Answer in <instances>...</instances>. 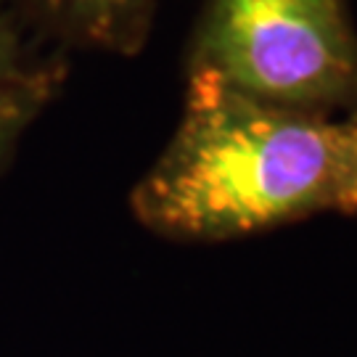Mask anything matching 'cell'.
I'll use <instances>...</instances> for the list:
<instances>
[{"mask_svg":"<svg viewBox=\"0 0 357 357\" xmlns=\"http://www.w3.org/2000/svg\"><path fill=\"white\" fill-rule=\"evenodd\" d=\"M347 125H349V156H347L339 212H357V112L347 119Z\"/></svg>","mask_w":357,"mask_h":357,"instance_id":"cell-5","label":"cell"},{"mask_svg":"<svg viewBox=\"0 0 357 357\" xmlns=\"http://www.w3.org/2000/svg\"><path fill=\"white\" fill-rule=\"evenodd\" d=\"M69 53L48 48L0 16V178L24 132L64 90Z\"/></svg>","mask_w":357,"mask_h":357,"instance_id":"cell-4","label":"cell"},{"mask_svg":"<svg viewBox=\"0 0 357 357\" xmlns=\"http://www.w3.org/2000/svg\"><path fill=\"white\" fill-rule=\"evenodd\" d=\"M188 75L328 116L357 106V35L344 0H206Z\"/></svg>","mask_w":357,"mask_h":357,"instance_id":"cell-2","label":"cell"},{"mask_svg":"<svg viewBox=\"0 0 357 357\" xmlns=\"http://www.w3.org/2000/svg\"><path fill=\"white\" fill-rule=\"evenodd\" d=\"M349 125L188 75L175 135L130 193L153 236L217 243L339 212Z\"/></svg>","mask_w":357,"mask_h":357,"instance_id":"cell-1","label":"cell"},{"mask_svg":"<svg viewBox=\"0 0 357 357\" xmlns=\"http://www.w3.org/2000/svg\"><path fill=\"white\" fill-rule=\"evenodd\" d=\"M156 0H0V16L56 51L132 56L149 40Z\"/></svg>","mask_w":357,"mask_h":357,"instance_id":"cell-3","label":"cell"}]
</instances>
